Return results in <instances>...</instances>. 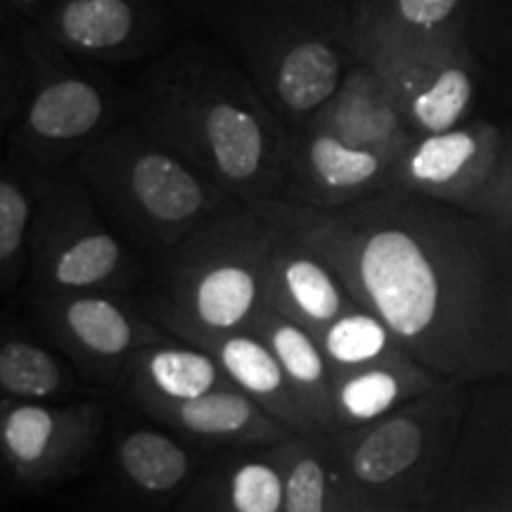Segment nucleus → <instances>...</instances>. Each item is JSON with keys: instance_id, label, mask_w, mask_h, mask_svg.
I'll list each match as a JSON object with an SVG mask.
<instances>
[{"instance_id": "6", "label": "nucleus", "mask_w": 512, "mask_h": 512, "mask_svg": "<svg viewBox=\"0 0 512 512\" xmlns=\"http://www.w3.org/2000/svg\"><path fill=\"white\" fill-rule=\"evenodd\" d=\"M465 418L463 384L446 382L356 430L323 434L344 494L394 505L427 489Z\"/></svg>"}, {"instance_id": "9", "label": "nucleus", "mask_w": 512, "mask_h": 512, "mask_svg": "<svg viewBox=\"0 0 512 512\" xmlns=\"http://www.w3.org/2000/svg\"><path fill=\"white\" fill-rule=\"evenodd\" d=\"M166 0H50L36 27L81 62H133L157 53L171 31Z\"/></svg>"}, {"instance_id": "4", "label": "nucleus", "mask_w": 512, "mask_h": 512, "mask_svg": "<svg viewBox=\"0 0 512 512\" xmlns=\"http://www.w3.org/2000/svg\"><path fill=\"white\" fill-rule=\"evenodd\" d=\"M74 169L102 207L164 247L242 202L143 128L105 131L83 147Z\"/></svg>"}, {"instance_id": "22", "label": "nucleus", "mask_w": 512, "mask_h": 512, "mask_svg": "<svg viewBox=\"0 0 512 512\" xmlns=\"http://www.w3.org/2000/svg\"><path fill=\"white\" fill-rule=\"evenodd\" d=\"M273 460L283 470V512H335L344 503L342 482L323 434H290L278 441Z\"/></svg>"}, {"instance_id": "30", "label": "nucleus", "mask_w": 512, "mask_h": 512, "mask_svg": "<svg viewBox=\"0 0 512 512\" xmlns=\"http://www.w3.org/2000/svg\"><path fill=\"white\" fill-rule=\"evenodd\" d=\"M48 5L50 0H3V12H10V15L38 24V19L48 10Z\"/></svg>"}, {"instance_id": "32", "label": "nucleus", "mask_w": 512, "mask_h": 512, "mask_svg": "<svg viewBox=\"0 0 512 512\" xmlns=\"http://www.w3.org/2000/svg\"><path fill=\"white\" fill-rule=\"evenodd\" d=\"M335 512H358V508H356V505H354V503H351V501H349V498H347V496H344V503H342V505H339V508H337Z\"/></svg>"}, {"instance_id": "11", "label": "nucleus", "mask_w": 512, "mask_h": 512, "mask_svg": "<svg viewBox=\"0 0 512 512\" xmlns=\"http://www.w3.org/2000/svg\"><path fill=\"white\" fill-rule=\"evenodd\" d=\"M86 185L79 176L43 185L50 240L41 254V275L57 294L95 292L121 273L124 249L91 214Z\"/></svg>"}, {"instance_id": "20", "label": "nucleus", "mask_w": 512, "mask_h": 512, "mask_svg": "<svg viewBox=\"0 0 512 512\" xmlns=\"http://www.w3.org/2000/svg\"><path fill=\"white\" fill-rule=\"evenodd\" d=\"M214 356L202 347H178L162 342L140 351L131 366V392L145 411L166 403H183L230 387Z\"/></svg>"}, {"instance_id": "19", "label": "nucleus", "mask_w": 512, "mask_h": 512, "mask_svg": "<svg viewBox=\"0 0 512 512\" xmlns=\"http://www.w3.org/2000/svg\"><path fill=\"white\" fill-rule=\"evenodd\" d=\"M150 413L190 437L219 444H273L292 434L235 384L200 399L155 406Z\"/></svg>"}, {"instance_id": "13", "label": "nucleus", "mask_w": 512, "mask_h": 512, "mask_svg": "<svg viewBox=\"0 0 512 512\" xmlns=\"http://www.w3.org/2000/svg\"><path fill=\"white\" fill-rule=\"evenodd\" d=\"M98 408L91 403L50 406L43 401L5 399L0 411V453L5 465L29 484L67 472L98 430Z\"/></svg>"}, {"instance_id": "25", "label": "nucleus", "mask_w": 512, "mask_h": 512, "mask_svg": "<svg viewBox=\"0 0 512 512\" xmlns=\"http://www.w3.org/2000/svg\"><path fill=\"white\" fill-rule=\"evenodd\" d=\"M124 475L147 494H169L188 477L190 458L183 446L155 430H136L119 441Z\"/></svg>"}, {"instance_id": "2", "label": "nucleus", "mask_w": 512, "mask_h": 512, "mask_svg": "<svg viewBox=\"0 0 512 512\" xmlns=\"http://www.w3.org/2000/svg\"><path fill=\"white\" fill-rule=\"evenodd\" d=\"M140 128L238 200L280 197L290 131L214 41L185 38L152 62L136 95Z\"/></svg>"}, {"instance_id": "27", "label": "nucleus", "mask_w": 512, "mask_h": 512, "mask_svg": "<svg viewBox=\"0 0 512 512\" xmlns=\"http://www.w3.org/2000/svg\"><path fill=\"white\" fill-rule=\"evenodd\" d=\"M228 505L235 512H283L285 482L275 460L249 458L228 477Z\"/></svg>"}, {"instance_id": "7", "label": "nucleus", "mask_w": 512, "mask_h": 512, "mask_svg": "<svg viewBox=\"0 0 512 512\" xmlns=\"http://www.w3.org/2000/svg\"><path fill=\"white\" fill-rule=\"evenodd\" d=\"M354 55L387 83L415 136L463 124L475 105L470 43H422L354 17Z\"/></svg>"}, {"instance_id": "5", "label": "nucleus", "mask_w": 512, "mask_h": 512, "mask_svg": "<svg viewBox=\"0 0 512 512\" xmlns=\"http://www.w3.org/2000/svg\"><path fill=\"white\" fill-rule=\"evenodd\" d=\"M273 228L252 204L211 216L181 242L164 318L181 337L256 330L268 311Z\"/></svg>"}, {"instance_id": "16", "label": "nucleus", "mask_w": 512, "mask_h": 512, "mask_svg": "<svg viewBox=\"0 0 512 512\" xmlns=\"http://www.w3.org/2000/svg\"><path fill=\"white\" fill-rule=\"evenodd\" d=\"M304 124L328 131L354 147L394 157H401L415 138L387 83L361 60L351 64L335 95Z\"/></svg>"}, {"instance_id": "26", "label": "nucleus", "mask_w": 512, "mask_h": 512, "mask_svg": "<svg viewBox=\"0 0 512 512\" xmlns=\"http://www.w3.org/2000/svg\"><path fill=\"white\" fill-rule=\"evenodd\" d=\"M0 387L10 399L46 401L64 392L67 375L46 349L8 339L0 349Z\"/></svg>"}, {"instance_id": "1", "label": "nucleus", "mask_w": 512, "mask_h": 512, "mask_svg": "<svg viewBox=\"0 0 512 512\" xmlns=\"http://www.w3.org/2000/svg\"><path fill=\"white\" fill-rule=\"evenodd\" d=\"M323 256L363 309L448 382L512 373V233L470 211L387 188L344 207L252 202Z\"/></svg>"}, {"instance_id": "23", "label": "nucleus", "mask_w": 512, "mask_h": 512, "mask_svg": "<svg viewBox=\"0 0 512 512\" xmlns=\"http://www.w3.org/2000/svg\"><path fill=\"white\" fill-rule=\"evenodd\" d=\"M472 0H351L354 17L422 43L467 41Z\"/></svg>"}, {"instance_id": "12", "label": "nucleus", "mask_w": 512, "mask_h": 512, "mask_svg": "<svg viewBox=\"0 0 512 512\" xmlns=\"http://www.w3.org/2000/svg\"><path fill=\"white\" fill-rule=\"evenodd\" d=\"M399 157L354 147L328 131L302 124L290 133L280 200L311 207H344L392 188Z\"/></svg>"}, {"instance_id": "15", "label": "nucleus", "mask_w": 512, "mask_h": 512, "mask_svg": "<svg viewBox=\"0 0 512 512\" xmlns=\"http://www.w3.org/2000/svg\"><path fill=\"white\" fill-rule=\"evenodd\" d=\"M46 316L74 356L100 368L133 366L140 351L162 342L136 313L95 292L57 294L46 304Z\"/></svg>"}, {"instance_id": "10", "label": "nucleus", "mask_w": 512, "mask_h": 512, "mask_svg": "<svg viewBox=\"0 0 512 512\" xmlns=\"http://www.w3.org/2000/svg\"><path fill=\"white\" fill-rule=\"evenodd\" d=\"M505 133L489 121H463L415 136L394 166L392 188L470 209L501 162Z\"/></svg>"}, {"instance_id": "17", "label": "nucleus", "mask_w": 512, "mask_h": 512, "mask_svg": "<svg viewBox=\"0 0 512 512\" xmlns=\"http://www.w3.org/2000/svg\"><path fill=\"white\" fill-rule=\"evenodd\" d=\"M188 344L202 347L219 361L228 380L273 415L292 434H318L309 415L299 406L285 370L259 332H228V335H192Z\"/></svg>"}, {"instance_id": "14", "label": "nucleus", "mask_w": 512, "mask_h": 512, "mask_svg": "<svg viewBox=\"0 0 512 512\" xmlns=\"http://www.w3.org/2000/svg\"><path fill=\"white\" fill-rule=\"evenodd\" d=\"M273 228L268 259V309L320 335L339 316L358 306L328 261L302 240Z\"/></svg>"}, {"instance_id": "33", "label": "nucleus", "mask_w": 512, "mask_h": 512, "mask_svg": "<svg viewBox=\"0 0 512 512\" xmlns=\"http://www.w3.org/2000/svg\"><path fill=\"white\" fill-rule=\"evenodd\" d=\"M219 512H235V510H233V508H230V505H228V508H221Z\"/></svg>"}, {"instance_id": "18", "label": "nucleus", "mask_w": 512, "mask_h": 512, "mask_svg": "<svg viewBox=\"0 0 512 512\" xmlns=\"http://www.w3.org/2000/svg\"><path fill=\"white\" fill-rule=\"evenodd\" d=\"M446 382L444 377L420 366L415 358L384 361L332 375V411L337 432L370 425Z\"/></svg>"}, {"instance_id": "24", "label": "nucleus", "mask_w": 512, "mask_h": 512, "mask_svg": "<svg viewBox=\"0 0 512 512\" xmlns=\"http://www.w3.org/2000/svg\"><path fill=\"white\" fill-rule=\"evenodd\" d=\"M316 339L328 358L332 375L384 361L413 358L401 347L394 332L384 325V320L377 318L373 311L363 309L361 304L339 316Z\"/></svg>"}, {"instance_id": "28", "label": "nucleus", "mask_w": 512, "mask_h": 512, "mask_svg": "<svg viewBox=\"0 0 512 512\" xmlns=\"http://www.w3.org/2000/svg\"><path fill=\"white\" fill-rule=\"evenodd\" d=\"M31 214H34V204H31L29 188L19 181L15 169L5 166L3 178H0V261L5 271L15 264L27 242Z\"/></svg>"}, {"instance_id": "29", "label": "nucleus", "mask_w": 512, "mask_h": 512, "mask_svg": "<svg viewBox=\"0 0 512 512\" xmlns=\"http://www.w3.org/2000/svg\"><path fill=\"white\" fill-rule=\"evenodd\" d=\"M467 211L494 221L512 233V140H505L494 176Z\"/></svg>"}, {"instance_id": "21", "label": "nucleus", "mask_w": 512, "mask_h": 512, "mask_svg": "<svg viewBox=\"0 0 512 512\" xmlns=\"http://www.w3.org/2000/svg\"><path fill=\"white\" fill-rule=\"evenodd\" d=\"M254 332H259L273 349L299 406L316 425L318 434L337 432L332 411V368L316 335L273 309L266 311Z\"/></svg>"}, {"instance_id": "31", "label": "nucleus", "mask_w": 512, "mask_h": 512, "mask_svg": "<svg viewBox=\"0 0 512 512\" xmlns=\"http://www.w3.org/2000/svg\"><path fill=\"white\" fill-rule=\"evenodd\" d=\"M347 496V494H344ZM351 503L356 505L358 512H406L403 508H394V505H384V503H373V501H363V498H351L347 496Z\"/></svg>"}, {"instance_id": "8", "label": "nucleus", "mask_w": 512, "mask_h": 512, "mask_svg": "<svg viewBox=\"0 0 512 512\" xmlns=\"http://www.w3.org/2000/svg\"><path fill=\"white\" fill-rule=\"evenodd\" d=\"M76 62L81 60L50 46L38 29L34 74L12 114L17 119L12 143L27 162L50 164L105 133L112 95Z\"/></svg>"}, {"instance_id": "3", "label": "nucleus", "mask_w": 512, "mask_h": 512, "mask_svg": "<svg viewBox=\"0 0 512 512\" xmlns=\"http://www.w3.org/2000/svg\"><path fill=\"white\" fill-rule=\"evenodd\" d=\"M249 74L280 119L302 126L356 62L347 0H169Z\"/></svg>"}]
</instances>
